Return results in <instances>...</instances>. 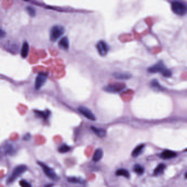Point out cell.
<instances>
[{
    "mask_svg": "<svg viewBox=\"0 0 187 187\" xmlns=\"http://www.w3.org/2000/svg\"><path fill=\"white\" fill-rule=\"evenodd\" d=\"M58 46L60 49L64 51H67L69 48V41L68 38L65 36L59 40Z\"/></svg>",
    "mask_w": 187,
    "mask_h": 187,
    "instance_id": "obj_10",
    "label": "cell"
},
{
    "mask_svg": "<svg viewBox=\"0 0 187 187\" xmlns=\"http://www.w3.org/2000/svg\"><path fill=\"white\" fill-rule=\"evenodd\" d=\"M31 139V135L30 133H26L23 137V140L24 141H29Z\"/></svg>",
    "mask_w": 187,
    "mask_h": 187,
    "instance_id": "obj_28",
    "label": "cell"
},
{
    "mask_svg": "<svg viewBox=\"0 0 187 187\" xmlns=\"http://www.w3.org/2000/svg\"><path fill=\"white\" fill-rule=\"evenodd\" d=\"M5 151L8 154L12 155L15 151V150L12 145L8 144L5 146Z\"/></svg>",
    "mask_w": 187,
    "mask_h": 187,
    "instance_id": "obj_25",
    "label": "cell"
},
{
    "mask_svg": "<svg viewBox=\"0 0 187 187\" xmlns=\"http://www.w3.org/2000/svg\"><path fill=\"white\" fill-rule=\"evenodd\" d=\"M5 35H6V34L4 33V31H3L2 29H1V31H0V36H1V37L2 38L4 36H5Z\"/></svg>",
    "mask_w": 187,
    "mask_h": 187,
    "instance_id": "obj_29",
    "label": "cell"
},
{
    "mask_svg": "<svg viewBox=\"0 0 187 187\" xmlns=\"http://www.w3.org/2000/svg\"><path fill=\"white\" fill-rule=\"evenodd\" d=\"M34 112L38 116L41 118L46 120L51 115V112L49 110H46L45 111H40V110H34Z\"/></svg>",
    "mask_w": 187,
    "mask_h": 187,
    "instance_id": "obj_16",
    "label": "cell"
},
{
    "mask_svg": "<svg viewBox=\"0 0 187 187\" xmlns=\"http://www.w3.org/2000/svg\"><path fill=\"white\" fill-rule=\"evenodd\" d=\"M78 111L80 112L82 115H83L85 118H88L91 121H95V116L89 109L87 108L84 107H80L78 108Z\"/></svg>",
    "mask_w": 187,
    "mask_h": 187,
    "instance_id": "obj_9",
    "label": "cell"
},
{
    "mask_svg": "<svg viewBox=\"0 0 187 187\" xmlns=\"http://www.w3.org/2000/svg\"><path fill=\"white\" fill-rule=\"evenodd\" d=\"M65 32V29L61 25H54L50 30V39L51 41L54 42L58 39Z\"/></svg>",
    "mask_w": 187,
    "mask_h": 187,
    "instance_id": "obj_4",
    "label": "cell"
},
{
    "mask_svg": "<svg viewBox=\"0 0 187 187\" xmlns=\"http://www.w3.org/2000/svg\"><path fill=\"white\" fill-rule=\"evenodd\" d=\"M70 149H71L70 147H69V145L66 144H63L59 147L58 149V150L60 153H66L70 151Z\"/></svg>",
    "mask_w": 187,
    "mask_h": 187,
    "instance_id": "obj_24",
    "label": "cell"
},
{
    "mask_svg": "<svg viewBox=\"0 0 187 187\" xmlns=\"http://www.w3.org/2000/svg\"><path fill=\"white\" fill-rule=\"evenodd\" d=\"M148 71L151 73L160 72L166 77H169L172 75V72L170 70L167 69L162 62L159 61L154 65L149 68Z\"/></svg>",
    "mask_w": 187,
    "mask_h": 187,
    "instance_id": "obj_1",
    "label": "cell"
},
{
    "mask_svg": "<svg viewBox=\"0 0 187 187\" xmlns=\"http://www.w3.org/2000/svg\"><path fill=\"white\" fill-rule=\"evenodd\" d=\"M26 10L30 16H34L36 14V10L33 7L30 6L26 7Z\"/></svg>",
    "mask_w": 187,
    "mask_h": 187,
    "instance_id": "obj_26",
    "label": "cell"
},
{
    "mask_svg": "<svg viewBox=\"0 0 187 187\" xmlns=\"http://www.w3.org/2000/svg\"><path fill=\"white\" fill-rule=\"evenodd\" d=\"M38 164L41 167L43 172L48 177L53 181H56L58 180V176L56 174V172L52 168H49V166L41 162H38Z\"/></svg>",
    "mask_w": 187,
    "mask_h": 187,
    "instance_id": "obj_5",
    "label": "cell"
},
{
    "mask_svg": "<svg viewBox=\"0 0 187 187\" xmlns=\"http://www.w3.org/2000/svg\"><path fill=\"white\" fill-rule=\"evenodd\" d=\"M165 168V165L164 164L158 165V166L155 168L154 171V174L156 176L162 174L164 171Z\"/></svg>",
    "mask_w": 187,
    "mask_h": 187,
    "instance_id": "obj_20",
    "label": "cell"
},
{
    "mask_svg": "<svg viewBox=\"0 0 187 187\" xmlns=\"http://www.w3.org/2000/svg\"><path fill=\"white\" fill-rule=\"evenodd\" d=\"M48 77V74L46 72H40L36 76L35 83V89L39 90L45 83Z\"/></svg>",
    "mask_w": 187,
    "mask_h": 187,
    "instance_id": "obj_6",
    "label": "cell"
},
{
    "mask_svg": "<svg viewBox=\"0 0 187 187\" xmlns=\"http://www.w3.org/2000/svg\"><path fill=\"white\" fill-rule=\"evenodd\" d=\"M150 85H151V87L156 91H162L163 89V88L161 87V86L159 84L158 81L156 80H153L150 83Z\"/></svg>",
    "mask_w": 187,
    "mask_h": 187,
    "instance_id": "obj_23",
    "label": "cell"
},
{
    "mask_svg": "<svg viewBox=\"0 0 187 187\" xmlns=\"http://www.w3.org/2000/svg\"><path fill=\"white\" fill-rule=\"evenodd\" d=\"M91 130L98 137L103 138L106 135V131L103 128H98L95 126H91Z\"/></svg>",
    "mask_w": 187,
    "mask_h": 187,
    "instance_id": "obj_12",
    "label": "cell"
},
{
    "mask_svg": "<svg viewBox=\"0 0 187 187\" xmlns=\"http://www.w3.org/2000/svg\"><path fill=\"white\" fill-rule=\"evenodd\" d=\"M171 9L178 16H183L187 13V6L180 1H173L171 3Z\"/></svg>",
    "mask_w": 187,
    "mask_h": 187,
    "instance_id": "obj_2",
    "label": "cell"
},
{
    "mask_svg": "<svg viewBox=\"0 0 187 187\" xmlns=\"http://www.w3.org/2000/svg\"><path fill=\"white\" fill-rule=\"evenodd\" d=\"M53 186V184H47V185H46L45 186V187H52Z\"/></svg>",
    "mask_w": 187,
    "mask_h": 187,
    "instance_id": "obj_30",
    "label": "cell"
},
{
    "mask_svg": "<svg viewBox=\"0 0 187 187\" xmlns=\"http://www.w3.org/2000/svg\"><path fill=\"white\" fill-rule=\"evenodd\" d=\"M6 49L8 50V51L10 52H16L17 50H18V46L16 43L13 42H8L6 43L5 46Z\"/></svg>",
    "mask_w": 187,
    "mask_h": 187,
    "instance_id": "obj_13",
    "label": "cell"
},
{
    "mask_svg": "<svg viewBox=\"0 0 187 187\" xmlns=\"http://www.w3.org/2000/svg\"><path fill=\"white\" fill-rule=\"evenodd\" d=\"M115 174L116 176H123L125 177L128 178L130 176V173L127 170H126L125 168H120L118 169L117 171H116Z\"/></svg>",
    "mask_w": 187,
    "mask_h": 187,
    "instance_id": "obj_19",
    "label": "cell"
},
{
    "mask_svg": "<svg viewBox=\"0 0 187 187\" xmlns=\"http://www.w3.org/2000/svg\"><path fill=\"white\" fill-rule=\"evenodd\" d=\"M103 156V151L102 150V149L98 148L95 152L93 156L92 160L95 162H98L102 159Z\"/></svg>",
    "mask_w": 187,
    "mask_h": 187,
    "instance_id": "obj_17",
    "label": "cell"
},
{
    "mask_svg": "<svg viewBox=\"0 0 187 187\" xmlns=\"http://www.w3.org/2000/svg\"><path fill=\"white\" fill-rule=\"evenodd\" d=\"M26 170H27V167L25 165H21L16 166V168H14L12 174L8 178L7 183H12L16 180L17 178L20 176L21 174H23V173L25 172Z\"/></svg>",
    "mask_w": 187,
    "mask_h": 187,
    "instance_id": "obj_3",
    "label": "cell"
},
{
    "mask_svg": "<svg viewBox=\"0 0 187 187\" xmlns=\"http://www.w3.org/2000/svg\"><path fill=\"white\" fill-rule=\"evenodd\" d=\"M184 177H185V178H186V179H187V172H186V173L185 174V175H184Z\"/></svg>",
    "mask_w": 187,
    "mask_h": 187,
    "instance_id": "obj_31",
    "label": "cell"
},
{
    "mask_svg": "<svg viewBox=\"0 0 187 187\" xmlns=\"http://www.w3.org/2000/svg\"><path fill=\"white\" fill-rule=\"evenodd\" d=\"M186 151H187V149H186Z\"/></svg>",
    "mask_w": 187,
    "mask_h": 187,
    "instance_id": "obj_32",
    "label": "cell"
},
{
    "mask_svg": "<svg viewBox=\"0 0 187 187\" xmlns=\"http://www.w3.org/2000/svg\"><path fill=\"white\" fill-rule=\"evenodd\" d=\"M29 51V46L28 42L25 41L23 43L22 49H21V52H20V54L22 57L23 58H25L27 57V56L28 55V53Z\"/></svg>",
    "mask_w": 187,
    "mask_h": 187,
    "instance_id": "obj_15",
    "label": "cell"
},
{
    "mask_svg": "<svg viewBox=\"0 0 187 187\" xmlns=\"http://www.w3.org/2000/svg\"><path fill=\"white\" fill-rule=\"evenodd\" d=\"M67 181L69 182V183H79V184H83L85 182L84 181L79 178L75 177H70L68 178Z\"/></svg>",
    "mask_w": 187,
    "mask_h": 187,
    "instance_id": "obj_22",
    "label": "cell"
},
{
    "mask_svg": "<svg viewBox=\"0 0 187 187\" xmlns=\"http://www.w3.org/2000/svg\"><path fill=\"white\" fill-rule=\"evenodd\" d=\"M97 49L99 54L101 56H105L109 50L108 45L104 41H99L97 44Z\"/></svg>",
    "mask_w": 187,
    "mask_h": 187,
    "instance_id": "obj_8",
    "label": "cell"
},
{
    "mask_svg": "<svg viewBox=\"0 0 187 187\" xmlns=\"http://www.w3.org/2000/svg\"><path fill=\"white\" fill-rule=\"evenodd\" d=\"M144 148H145V145L141 144V145H138L133 149V150L132 153V156L134 158L137 157L141 154Z\"/></svg>",
    "mask_w": 187,
    "mask_h": 187,
    "instance_id": "obj_18",
    "label": "cell"
},
{
    "mask_svg": "<svg viewBox=\"0 0 187 187\" xmlns=\"http://www.w3.org/2000/svg\"><path fill=\"white\" fill-rule=\"evenodd\" d=\"M133 170L137 174L141 175L143 174L145 172V168L141 165L136 164L133 167Z\"/></svg>",
    "mask_w": 187,
    "mask_h": 187,
    "instance_id": "obj_21",
    "label": "cell"
},
{
    "mask_svg": "<svg viewBox=\"0 0 187 187\" xmlns=\"http://www.w3.org/2000/svg\"><path fill=\"white\" fill-rule=\"evenodd\" d=\"M114 77L120 80H127L131 77V74L127 72H116L113 74Z\"/></svg>",
    "mask_w": 187,
    "mask_h": 187,
    "instance_id": "obj_14",
    "label": "cell"
},
{
    "mask_svg": "<svg viewBox=\"0 0 187 187\" xmlns=\"http://www.w3.org/2000/svg\"><path fill=\"white\" fill-rule=\"evenodd\" d=\"M19 184L21 187H32L30 183L24 180H22L20 181Z\"/></svg>",
    "mask_w": 187,
    "mask_h": 187,
    "instance_id": "obj_27",
    "label": "cell"
},
{
    "mask_svg": "<svg viewBox=\"0 0 187 187\" xmlns=\"http://www.w3.org/2000/svg\"><path fill=\"white\" fill-rule=\"evenodd\" d=\"M177 156V154L174 151L165 150L160 154V157L163 159H170Z\"/></svg>",
    "mask_w": 187,
    "mask_h": 187,
    "instance_id": "obj_11",
    "label": "cell"
},
{
    "mask_svg": "<svg viewBox=\"0 0 187 187\" xmlns=\"http://www.w3.org/2000/svg\"><path fill=\"white\" fill-rule=\"evenodd\" d=\"M125 85L122 83H115L106 86L104 89L109 93H118L125 89Z\"/></svg>",
    "mask_w": 187,
    "mask_h": 187,
    "instance_id": "obj_7",
    "label": "cell"
}]
</instances>
